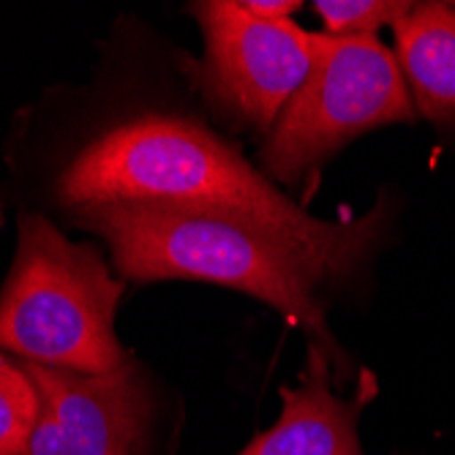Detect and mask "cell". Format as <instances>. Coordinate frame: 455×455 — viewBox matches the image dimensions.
Instances as JSON below:
<instances>
[{
    "instance_id": "10",
    "label": "cell",
    "mask_w": 455,
    "mask_h": 455,
    "mask_svg": "<svg viewBox=\"0 0 455 455\" xmlns=\"http://www.w3.org/2000/svg\"><path fill=\"white\" fill-rule=\"evenodd\" d=\"M327 36H374L382 25H395L411 4L401 0H319L314 4Z\"/></svg>"
},
{
    "instance_id": "7",
    "label": "cell",
    "mask_w": 455,
    "mask_h": 455,
    "mask_svg": "<svg viewBox=\"0 0 455 455\" xmlns=\"http://www.w3.org/2000/svg\"><path fill=\"white\" fill-rule=\"evenodd\" d=\"M327 355L314 344L295 387H283V409L273 428L257 434L237 455H363L357 406L330 393Z\"/></svg>"
},
{
    "instance_id": "5",
    "label": "cell",
    "mask_w": 455,
    "mask_h": 455,
    "mask_svg": "<svg viewBox=\"0 0 455 455\" xmlns=\"http://www.w3.org/2000/svg\"><path fill=\"white\" fill-rule=\"evenodd\" d=\"M204 33L202 79L213 99L259 129H273L314 66V33L259 20L229 0L194 4Z\"/></svg>"
},
{
    "instance_id": "6",
    "label": "cell",
    "mask_w": 455,
    "mask_h": 455,
    "mask_svg": "<svg viewBox=\"0 0 455 455\" xmlns=\"http://www.w3.org/2000/svg\"><path fill=\"white\" fill-rule=\"evenodd\" d=\"M41 411L22 455H140L148 428V393L132 363L104 374L20 360Z\"/></svg>"
},
{
    "instance_id": "3",
    "label": "cell",
    "mask_w": 455,
    "mask_h": 455,
    "mask_svg": "<svg viewBox=\"0 0 455 455\" xmlns=\"http://www.w3.org/2000/svg\"><path fill=\"white\" fill-rule=\"evenodd\" d=\"M120 295L123 283L93 248L44 216H25L0 292V352L85 374L115 371L129 363L115 336Z\"/></svg>"
},
{
    "instance_id": "4",
    "label": "cell",
    "mask_w": 455,
    "mask_h": 455,
    "mask_svg": "<svg viewBox=\"0 0 455 455\" xmlns=\"http://www.w3.org/2000/svg\"><path fill=\"white\" fill-rule=\"evenodd\" d=\"M406 120L415 107L395 52L377 36L314 33L311 74L275 120L265 170L298 186L349 140Z\"/></svg>"
},
{
    "instance_id": "8",
    "label": "cell",
    "mask_w": 455,
    "mask_h": 455,
    "mask_svg": "<svg viewBox=\"0 0 455 455\" xmlns=\"http://www.w3.org/2000/svg\"><path fill=\"white\" fill-rule=\"evenodd\" d=\"M395 60L431 120L455 117V6H411L395 25Z\"/></svg>"
},
{
    "instance_id": "2",
    "label": "cell",
    "mask_w": 455,
    "mask_h": 455,
    "mask_svg": "<svg viewBox=\"0 0 455 455\" xmlns=\"http://www.w3.org/2000/svg\"><path fill=\"white\" fill-rule=\"evenodd\" d=\"M82 221L109 243L123 275L232 286L286 314L324 347V355L336 349L314 295L322 278L275 237L232 219L161 204H101L82 211Z\"/></svg>"
},
{
    "instance_id": "11",
    "label": "cell",
    "mask_w": 455,
    "mask_h": 455,
    "mask_svg": "<svg viewBox=\"0 0 455 455\" xmlns=\"http://www.w3.org/2000/svg\"><path fill=\"white\" fill-rule=\"evenodd\" d=\"M240 6L259 20H289V14L298 12L303 4L300 0H243Z\"/></svg>"
},
{
    "instance_id": "1",
    "label": "cell",
    "mask_w": 455,
    "mask_h": 455,
    "mask_svg": "<svg viewBox=\"0 0 455 455\" xmlns=\"http://www.w3.org/2000/svg\"><path fill=\"white\" fill-rule=\"evenodd\" d=\"M68 208L161 204L254 227L295 251L322 281L347 275L377 240L385 204L360 221L306 213L235 148L194 123L140 117L101 134L58 183Z\"/></svg>"
},
{
    "instance_id": "9",
    "label": "cell",
    "mask_w": 455,
    "mask_h": 455,
    "mask_svg": "<svg viewBox=\"0 0 455 455\" xmlns=\"http://www.w3.org/2000/svg\"><path fill=\"white\" fill-rule=\"evenodd\" d=\"M41 411V398L22 363L0 352V455H22Z\"/></svg>"
}]
</instances>
